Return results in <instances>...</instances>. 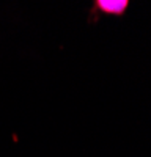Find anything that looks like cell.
Returning a JSON list of instances; mask_svg holds the SVG:
<instances>
[{"mask_svg":"<svg viewBox=\"0 0 151 157\" xmlns=\"http://www.w3.org/2000/svg\"><path fill=\"white\" fill-rule=\"evenodd\" d=\"M98 8L107 14H123L128 8V0H98Z\"/></svg>","mask_w":151,"mask_h":157,"instance_id":"obj_1","label":"cell"}]
</instances>
